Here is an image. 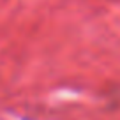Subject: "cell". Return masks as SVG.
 <instances>
[]
</instances>
